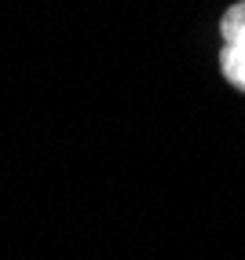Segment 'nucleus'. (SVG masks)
Masks as SVG:
<instances>
[{
  "label": "nucleus",
  "instance_id": "f257e3e1",
  "mask_svg": "<svg viewBox=\"0 0 245 260\" xmlns=\"http://www.w3.org/2000/svg\"><path fill=\"white\" fill-rule=\"evenodd\" d=\"M220 70L234 88L245 92V44H223L220 48Z\"/></svg>",
  "mask_w": 245,
  "mask_h": 260
},
{
  "label": "nucleus",
  "instance_id": "f03ea898",
  "mask_svg": "<svg viewBox=\"0 0 245 260\" xmlns=\"http://www.w3.org/2000/svg\"><path fill=\"white\" fill-rule=\"evenodd\" d=\"M220 37H223V44H245V0H238V4L223 11Z\"/></svg>",
  "mask_w": 245,
  "mask_h": 260
}]
</instances>
